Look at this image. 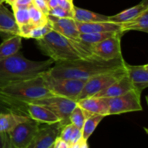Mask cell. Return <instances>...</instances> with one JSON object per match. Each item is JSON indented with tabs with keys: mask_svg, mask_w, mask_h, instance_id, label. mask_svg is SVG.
<instances>
[{
	"mask_svg": "<svg viewBox=\"0 0 148 148\" xmlns=\"http://www.w3.org/2000/svg\"><path fill=\"white\" fill-rule=\"evenodd\" d=\"M52 95L44 87L42 75L19 81L0 88V110L27 116V104Z\"/></svg>",
	"mask_w": 148,
	"mask_h": 148,
	"instance_id": "1",
	"label": "cell"
},
{
	"mask_svg": "<svg viewBox=\"0 0 148 148\" xmlns=\"http://www.w3.org/2000/svg\"><path fill=\"white\" fill-rule=\"evenodd\" d=\"M36 40L40 51L53 59L55 63L99 59L92 54L90 45L81 40L76 42L69 40L53 30Z\"/></svg>",
	"mask_w": 148,
	"mask_h": 148,
	"instance_id": "2",
	"label": "cell"
},
{
	"mask_svg": "<svg viewBox=\"0 0 148 148\" xmlns=\"http://www.w3.org/2000/svg\"><path fill=\"white\" fill-rule=\"evenodd\" d=\"M124 58L112 60H103L100 59H79L73 62L56 63L46 73L56 78L85 79L106 72L116 70L125 66Z\"/></svg>",
	"mask_w": 148,
	"mask_h": 148,
	"instance_id": "3",
	"label": "cell"
},
{
	"mask_svg": "<svg viewBox=\"0 0 148 148\" xmlns=\"http://www.w3.org/2000/svg\"><path fill=\"white\" fill-rule=\"evenodd\" d=\"M55 63L50 59L35 62L25 59L20 53L0 60V88L9 85L40 76Z\"/></svg>",
	"mask_w": 148,
	"mask_h": 148,
	"instance_id": "4",
	"label": "cell"
},
{
	"mask_svg": "<svg viewBox=\"0 0 148 148\" xmlns=\"http://www.w3.org/2000/svg\"><path fill=\"white\" fill-rule=\"evenodd\" d=\"M42 78L45 88L53 95L75 101H77L88 81L85 79L53 77L46 72L42 75Z\"/></svg>",
	"mask_w": 148,
	"mask_h": 148,
	"instance_id": "5",
	"label": "cell"
},
{
	"mask_svg": "<svg viewBox=\"0 0 148 148\" xmlns=\"http://www.w3.org/2000/svg\"><path fill=\"white\" fill-rule=\"evenodd\" d=\"M125 75H127V70L124 66L116 70L106 72L90 78L84 85L77 101L93 96L121 79Z\"/></svg>",
	"mask_w": 148,
	"mask_h": 148,
	"instance_id": "6",
	"label": "cell"
},
{
	"mask_svg": "<svg viewBox=\"0 0 148 148\" xmlns=\"http://www.w3.org/2000/svg\"><path fill=\"white\" fill-rule=\"evenodd\" d=\"M33 103L43 106L53 113L60 120L63 127L71 124L69 116L77 106V101L64 97L52 95L41 99L36 100Z\"/></svg>",
	"mask_w": 148,
	"mask_h": 148,
	"instance_id": "7",
	"label": "cell"
},
{
	"mask_svg": "<svg viewBox=\"0 0 148 148\" xmlns=\"http://www.w3.org/2000/svg\"><path fill=\"white\" fill-rule=\"evenodd\" d=\"M105 98L108 105V115H117L143 110L141 92L136 90H132L120 96Z\"/></svg>",
	"mask_w": 148,
	"mask_h": 148,
	"instance_id": "8",
	"label": "cell"
},
{
	"mask_svg": "<svg viewBox=\"0 0 148 148\" xmlns=\"http://www.w3.org/2000/svg\"><path fill=\"white\" fill-rule=\"evenodd\" d=\"M39 123L29 118L8 132L12 148H26L38 132Z\"/></svg>",
	"mask_w": 148,
	"mask_h": 148,
	"instance_id": "9",
	"label": "cell"
},
{
	"mask_svg": "<svg viewBox=\"0 0 148 148\" xmlns=\"http://www.w3.org/2000/svg\"><path fill=\"white\" fill-rule=\"evenodd\" d=\"M122 33L106 39L100 43L91 46L92 54L103 60L108 61L123 58L121 54V38Z\"/></svg>",
	"mask_w": 148,
	"mask_h": 148,
	"instance_id": "10",
	"label": "cell"
},
{
	"mask_svg": "<svg viewBox=\"0 0 148 148\" xmlns=\"http://www.w3.org/2000/svg\"><path fill=\"white\" fill-rule=\"evenodd\" d=\"M62 127L59 121L40 128L26 148H49L59 137Z\"/></svg>",
	"mask_w": 148,
	"mask_h": 148,
	"instance_id": "11",
	"label": "cell"
},
{
	"mask_svg": "<svg viewBox=\"0 0 148 148\" xmlns=\"http://www.w3.org/2000/svg\"><path fill=\"white\" fill-rule=\"evenodd\" d=\"M48 23L53 30L59 33L69 40L79 42V34L74 18H58L51 15H48Z\"/></svg>",
	"mask_w": 148,
	"mask_h": 148,
	"instance_id": "12",
	"label": "cell"
},
{
	"mask_svg": "<svg viewBox=\"0 0 148 148\" xmlns=\"http://www.w3.org/2000/svg\"><path fill=\"white\" fill-rule=\"evenodd\" d=\"M77 105L84 111L87 119L94 114L108 116V105L105 98L88 97L77 101Z\"/></svg>",
	"mask_w": 148,
	"mask_h": 148,
	"instance_id": "13",
	"label": "cell"
},
{
	"mask_svg": "<svg viewBox=\"0 0 148 148\" xmlns=\"http://www.w3.org/2000/svg\"><path fill=\"white\" fill-rule=\"evenodd\" d=\"M125 68L134 89L142 93L148 86V64L133 66L126 62Z\"/></svg>",
	"mask_w": 148,
	"mask_h": 148,
	"instance_id": "14",
	"label": "cell"
},
{
	"mask_svg": "<svg viewBox=\"0 0 148 148\" xmlns=\"http://www.w3.org/2000/svg\"><path fill=\"white\" fill-rule=\"evenodd\" d=\"M27 116L39 124H52L60 121L52 111L43 106L34 103L27 104Z\"/></svg>",
	"mask_w": 148,
	"mask_h": 148,
	"instance_id": "15",
	"label": "cell"
},
{
	"mask_svg": "<svg viewBox=\"0 0 148 148\" xmlns=\"http://www.w3.org/2000/svg\"><path fill=\"white\" fill-rule=\"evenodd\" d=\"M134 89L132 83L127 75L114 82L103 90L93 95L98 98H114L126 94Z\"/></svg>",
	"mask_w": 148,
	"mask_h": 148,
	"instance_id": "16",
	"label": "cell"
},
{
	"mask_svg": "<svg viewBox=\"0 0 148 148\" xmlns=\"http://www.w3.org/2000/svg\"><path fill=\"white\" fill-rule=\"evenodd\" d=\"M77 27L80 33H97L106 32H121V25L112 22H97V23H79L76 21ZM124 34V33H123Z\"/></svg>",
	"mask_w": 148,
	"mask_h": 148,
	"instance_id": "17",
	"label": "cell"
},
{
	"mask_svg": "<svg viewBox=\"0 0 148 148\" xmlns=\"http://www.w3.org/2000/svg\"><path fill=\"white\" fill-rule=\"evenodd\" d=\"M0 33L8 36L19 35V27L14 14L2 4L0 5Z\"/></svg>",
	"mask_w": 148,
	"mask_h": 148,
	"instance_id": "18",
	"label": "cell"
},
{
	"mask_svg": "<svg viewBox=\"0 0 148 148\" xmlns=\"http://www.w3.org/2000/svg\"><path fill=\"white\" fill-rule=\"evenodd\" d=\"M147 9L148 1L147 0H143L140 4L134 6V7L124 10L121 12L115 14L114 16H110V17H108V20L112 23L121 24V23H126V22L132 20L134 17L138 16L140 13H142Z\"/></svg>",
	"mask_w": 148,
	"mask_h": 148,
	"instance_id": "19",
	"label": "cell"
},
{
	"mask_svg": "<svg viewBox=\"0 0 148 148\" xmlns=\"http://www.w3.org/2000/svg\"><path fill=\"white\" fill-rule=\"evenodd\" d=\"M21 47L22 37L20 35H13L4 40L0 44V60L15 55Z\"/></svg>",
	"mask_w": 148,
	"mask_h": 148,
	"instance_id": "20",
	"label": "cell"
},
{
	"mask_svg": "<svg viewBox=\"0 0 148 148\" xmlns=\"http://www.w3.org/2000/svg\"><path fill=\"white\" fill-rule=\"evenodd\" d=\"M121 31L122 33L130 30L148 33V9L140 13L138 16L126 23H121Z\"/></svg>",
	"mask_w": 148,
	"mask_h": 148,
	"instance_id": "21",
	"label": "cell"
},
{
	"mask_svg": "<svg viewBox=\"0 0 148 148\" xmlns=\"http://www.w3.org/2000/svg\"><path fill=\"white\" fill-rule=\"evenodd\" d=\"M73 18L75 21L79 23H97V22H108V16L103 15V14H98V13L93 12L85 9L79 8L74 6L73 10Z\"/></svg>",
	"mask_w": 148,
	"mask_h": 148,
	"instance_id": "22",
	"label": "cell"
},
{
	"mask_svg": "<svg viewBox=\"0 0 148 148\" xmlns=\"http://www.w3.org/2000/svg\"><path fill=\"white\" fill-rule=\"evenodd\" d=\"M49 23L41 26H35L30 23L19 27V35L25 38L40 39L46 36L51 30Z\"/></svg>",
	"mask_w": 148,
	"mask_h": 148,
	"instance_id": "23",
	"label": "cell"
},
{
	"mask_svg": "<svg viewBox=\"0 0 148 148\" xmlns=\"http://www.w3.org/2000/svg\"><path fill=\"white\" fill-rule=\"evenodd\" d=\"M28 117L13 113H0V132H10L17 124L28 119Z\"/></svg>",
	"mask_w": 148,
	"mask_h": 148,
	"instance_id": "24",
	"label": "cell"
},
{
	"mask_svg": "<svg viewBox=\"0 0 148 148\" xmlns=\"http://www.w3.org/2000/svg\"><path fill=\"white\" fill-rule=\"evenodd\" d=\"M121 32H106V33H80L79 39L82 42L86 44L92 46L96 43H100L106 39L115 36L117 33Z\"/></svg>",
	"mask_w": 148,
	"mask_h": 148,
	"instance_id": "25",
	"label": "cell"
},
{
	"mask_svg": "<svg viewBox=\"0 0 148 148\" xmlns=\"http://www.w3.org/2000/svg\"><path fill=\"white\" fill-rule=\"evenodd\" d=\"M104 117L105 116L103 115L94 114L86 119L82 129V137L84 140L86 141L88 140V138L95 131L97 126L99 124Z\"/></svg>",
	"mask_w": 148,
	"mask_h": 148,
	"instance_id": "26",
	"label": "cell"
},
{
	"mask_svg": "<svg viewBox=\"0 0 148 148\" xmlns=\"http://www.w3.org/2000/svg\"><path fill=\"white\" fill-rule=\"evenodd\" d=\"M30 23L35 26H41L48 23V17L33 4L28 7Z\"/></svg>",
	"mask_w": 148,
	"mask_h": 148,
	"instance_id": "27",
	"label": "cell"
},
{
	"mask_svg": "<svg viewBox=\"0 0 148 148\" xmlns=\"http://www.w3.org/2000/svg\"><path fill=\"white\" fill-rule=\"evenodd\" d=\"M12 8L13 10V14L15 19L16 23L19 27L30 23L28 7L12 5Z\"/></svg>",
	"mask_w": 148,
	"mask_h": 148,
	"instance_id": "28",
	"label": "cell"
},
{
	"mask_svg": "<svg viewBox=\"0 0 148 148\" xmlns=\"http://www.w3.org/2000/svg\"><path fill=\"white\" fill-rule=\"evenodd\" d=\"M86 119L87 117L84 111L77 105L74 108L69 116V120H70L71 124H72L75 127L80 130H82Z\"/></svg>",
	"mask_w": 148,
	"mask_h": 148,
	"instance_id": "29",
	"label": "cell"
},
{
	"mask_svg": "<svg viewBox=\"0 0 148 148\" xmlns=\"http://www.w3.org/2000/svg\"><path fill=\"white\" fill-rule=\"evenodd\" d=\"M48 15H51L53 16V17H58V18H66V17L73 18V12H72V11L64 10V9L62 8L59 6L49 10Z\"/></svg>",
	"mask_w": 148,
	"mask_h": 148,
	"instance_id": "30",
	"label": "cell"
},
{
	"mask_svg": "<svg viewBox=\"0 0 148 148\" xmlns=\"http://www.w3.org/2000/svg\"><path fill=\"white\" fill-rule=\"evenodd\" d=\"M74 127H75V126H74L73 124H67V125L62 127V131H61L59 137H60L63 141H64L65 143H67L68 145H69L71 135H72V133L74 130Z\"/></svg>",
	"mask_w": 148,
	"mask_h": 148,
	"instance_id": "31",
	"label": "cell"
},
{
	"mask_svg": "<svg viewBox=\"0 0 148 148\" xmlns=\"http://www.w3.org/2000/svg\"><path fill=\"white\" fill-rule=\"evenodd\" d=\"M33 4L42 12L44 14L48 16L49 9L48 7L47 2L45 0H33Z\"/></svg>",
	"mask_w": 148,
	"mask_h": 148,
	"instance_id": "32",
	"label": "cell"
},
{
	"mask_svg": "<svg viewBox=\"0 0 148 148\" xmlns=\"http://www.w3.org/2000/svg\"><path fill=\"white\" fill-rule=\"evenodd\" d=\"M0 148H12L8 133L0 132Z\"/></svg>",
	"mask_w": 148,
	"mask_h": 148,
	"instance_id": "33",
	"label": "cell"
},
{
	"mask_svg": "<svg viewBox=\"0 0 148 148\" xmlns=\"http://www.w3.org/2000/svg\"><path fill=\"white\" fill-rule=\"evenodd\" d=\"M81 138H82V130H79V129L75 127H74L73 132L72 133V135H71L70 140H69V147L72 145L75 144L77 141H79Z\"/></svg>",
	"mask_w": 148,
	"mask_h": 148,
	"instance_id": "34",
	"label": "cell"
},
{
	"mask_svg": "<svg viewBox=\"0 0 148 148\" xmlns=\"http://www.w3.org/2000/svg\"><path fill=\"white\" fill-rule=\"evenodd\" d=\"M58 4L59 7L64 10H69V11H72L73 10L74 4L69 2L68 0H58Z\"/></svg>",
	"mask_w": 148,
	"mask_h": 148,
	"instance_id": "35",
	"label": "cell"
},
{
	"mask_svg": "<svg viewBox=\"0 0 148 148\" xmlns=\"http://www.w3.org/2000/svg\"><path fill=\"white\" fill-rule=\"evenodd\" d=\"M69 148H88V145L86 140H85L82 137L79 141L69 146Z\"/></svg>",
	"mask_w": 148,
	"mask_h": 148,
	"instance_id": "36",
	"label": "cell"
},
{
	"mask_svg": "<svg viewBox=\"0 0 148 148\" xmlns=\"http://www.w3.org/2000/svg\"><path fill=\"white\" fill-rule=\"evenodd\" d=\"M33 4V0H17L12 5L19 6V7H28L29 6ZM11 5V6H12Z\"/></svg>",
	"mask_w": 148,
	"mask_h": 148,
	"instance_id": "37",
	"label": "cell"
},
{
	"mask_svg": "<svg viewBox=\"0 0 148 148\" xmlns=\"http://www.w3.org/2000/svg\"><path fill=\"white\" fill-rule=\"evenodd\" d=\"M54 148H69V145L59 137L54 143Z\"/></svg>",
	"mask_w": 148,
	"mask_h": 148,
	"instance_id": "38",
	"label": "cell"
},
{
	"mask_svg": "<svg viewBox=\"0 0 148 148\" xmlns=\"http://www.w3.org/2000/svg\"><path fill=\"white\" fill-rule=\"evenodd\" d=\"M47 5L49 10L55 8V7L59 6V4H58V0H48Z\"/></svg>",
	"mask_w": 148,
	"mask_h": 148,
	"instance_id": "39",
	"label": "cell"
},
{
	"mask_svg": "<svg viewBox=\"0 0 148 148\" xmlns=\"http://www.w3.org/2000/svg\"><path fill=\"white\" fill-rule=\"evenodd\" d=\"M16 1H17V0H5L6 2L8 3V4H10V5H12V4H14Z\"/></svg>",
	"mask_w": 148,
	"mask_h": 148,
	"instance_id": "40",
	"label": "cell"
},
{
	"mask_svg": "<svg viewBox=\"0 0 148 148\" xmlns=\"http://www.w3.org/2000/svg\"><path fill=\"white\" fill-rule=\"evenodd\" d=\"M4 1H5V0H0V5H1L3 4V2H4Z\"/></svg>",
	"mask_w": 148,
	"mask_h": 148,
	"instance_id": "41",
	"label": "cell"
},
{
	"mask_svg": "<svg viewBox=\"0 0 148 148\" xmlns=\"http://www.w3.org/2000/svg\"><path fill=\"white\" fill-rule=\"evenodd\" d=\"M68 1H69L70 3H72V4H73V0H68Z\"/></svg>",
	"mask_w": 148,
	"mask_h": 148,
	"instance_id": "42",
	"label": "cell"
},
{
	"mask_svg": "<svg viewBox=\"0 0 148 148\" xmlns=\"http://www.w3.org/2000/svg\"><path fill=\"white\" fill-rule=\"evenodd\" d=\"M49 148H54V144H53L52 146H51V147H49Z\"/></svg>",
	"mask_w": 148,
	"mask_h": 148,
	"instance_id": "43",
	"label": "cell"
},
{
	"mask_svg": "<svg viewBox=\"0 0 148 148\" xmlns=\"http://www.w3.org/2000/svg\"><path fill=\"white\" fill-rule=\"evenodd\" d=\"M45 1H46V2H47V1H48V0H45Z\"/></svg>",
	"mask_w": 148,
	"mask_h": 148,
	"instance_id": "44",
	"label": "cell"
}]
</instances>
